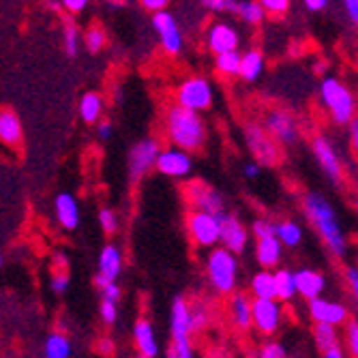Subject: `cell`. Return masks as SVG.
Here are the masks:
<instances>
[{"instance_id":"6da1fadb","label":"cell","mask_w":358,"mask_h":358,"mask_svg":"<svg viewBox=\"0 0 358 358\" xmlns=\"http://www.w3.org/2000/svg\"><path fill=\"white\" fill-rule=\"evenodd\" d=\"M303 206H305L307 219L315 225V230L320 232L322 241L327 243L331 253L337 257H345L350 251V243H348V236L343 232L339 217H337V210L331 204V200L324 198L322 193L311 191L305 195Z\"/></svg>"},{"instance_id":"7a4b0ae2","label":"cell","mask_w":358,"mask_h":358,"mask_svg":"<svg viewBox=\"0 0 358 358\" xmlns=\"http://www.w3.org/2000/svg\"><path fill=\"white\" fill-rule=\"evenodd\" d=\"M168 136L176 148L193 152L200 150L206 142V124L198 112L174 106L168 112Z\"/></svg>"},{"instance_id":"3957f363","label":"cell","mask_w":358,"mask_h":358,"mask_svg":"<svg viewBox=\"0 0 358 358\" xmlns=\"http://www.w3.org/2000/svg\"><path fill=\"white\" fill-rule=\"evenodd\" d=\"M206 275L217 294H230L238 283V259L227 249H210L206 259Z\"/></svg>"},{"instance_id":"277c9868","label":"cell","mask_w":358,"mask_h":358,"mask_svg":"<svg viewBox=\"0 0 358 358\" xmlns=\"http://www.w3.org/2000/svg\"><path fill=\"white\" fill-rule=\"evenodd\" d=\"M320 94H322V103L327 106V110L331 112L337 124H348L350 120H354V112H356L354 94L341 80L324 78Z\"/></svg>"},{"instance_id":"5b68a950","label":"cell","mask_w":358,"mask_h":358,"mask_svg":"<svg viewBox=\"0 0 358 358\" xmlns=\"http://www.w3.org/2000/svg\"><path fill=\"white\" fill-rule=\"evenodd\" d=\"M213 99H215V92H213L210 82L206 78H198V76L185 80L176 92V106L191 110V112L208 110L213 106Z\"/></svg>"},{"instance_id":"8992f818","label":"cell","mask_w":358,"mask_h":358,"mask_svg":"<svg viewBox=\"0 0 358 358\" xmlns=\"http://www.w3.org/2000/svg\"><path fill=\"white\" fill-rule=\"evenodd\" d=\"M223 217H225V213L210 215V213L193 210L187 217V230H189L191 241L195 245H200V247L213 249L219 243V236H221V221H223Z\"/></svg>"},{"instance_id":"52a82bcc","label":"cell","mask_w":358,"mask_h":358,"mask_svg":"<svg viewBox=\"0 0 358 358\" xmlns=\"http://www.w3.org/2000/svg\"><path fill=\"white\" fill-rule=\"evenodd\" d=\"M245 142L251 155L255 157L259 168H273L279 161V148L275 140L257 124H247L245 129Z\"/></svg>"},{"instance_id":"ba28073f","label":"cell","mask_w":358,"mask_h":358,"mask_svg":"<svg viewBox=\"0 0 358 358\" xmlns=\"http://www.w3.org/2000/svg\"><path fill=\"white\" fill-rule=\"evenodd\" d=\"M283 320V307L277 299H255L251 301V327L262 335H273L279 331Z\"/></svg>"},{"instance_id":"9c48e42d","label":"cell","mask_w":358,"mask_h":358,"mask_svg":"<svg viewBox=\"0 0 358 358\" xmlns=\"http://www.w3.org/2000/svg\"><path fill=\"white\" fill-rule=\"evenodd\" d=\"M159 150V142L152 138H146L131 148V152H129V176H131L134 182L142 180L155 168Z\"/></svg>"},{"instance_id":"30bf717a","label":"cell","mask_w":358,"mask_h":358,"mask_svg":"<svg viewBox=\"0 0 358 358\" xmlns=\"http://www.w3.org/2000/svg\"><path fill=\"white\" fill-rule=\"evenodd\" d=\"M155 170L164 176H170V178H185L193 170V161H191L189 152L172 146L166 150H159V157L155 161Z\"/></svg>"},{"instance_id":"8fae6325","label":"cell","mask_w":358,"mask_h":358,"mask_svg":"<svg viewBox=\"0 0 358 358\" xmlns=\"http://www.w3.org/2000/svg\"><path fill=\"white\" fill-rule=\"evenodd\" d=\"M187 198H189V204L193 206V210H198V213H210V215L225 213L223 195L206 182H191L187 187Z\"/></svg>"},{"instance_id":"7c38bea8","label":"cell","mask_w":358,"mask_h":358,"mask_svg":"<svg viewBox=\"0 0 358 358\" xmlns=\"http://www.w3.org/2000/svg\"><path fill=\"white\" fill-rule=\"evenodd\" d=\"M311 148L315 152V159L320 161V166L335 185H339L343 180V166H341V159L337 155V148L333 146L331 140H327L324 136H317L311 142Z\"/></svg>"},{"instance_id":"4fadbf2b","label":"cell","mask_w":358,"mask_h":358,"mask_svg":"<svg viewBox=\"0 0 358 358\" xmlns=\"http://www.w3.org/2000/svg\"><path fill=\"white\" fill-rule=\"evenodd\" d=\"M309 315L315 324H331V327H339V324L348 322L350 311L345 305H341L337 301H329L324 296H317V299L309 301Z\"/></svg>"},{"instance_id":"5bb4252c","label":"cell","mask_w":358,"mask_h":358,"mask_svg":"<svg viewBox=\"0 0 358 358\" xmlns=\"http://www.w3.org/2000/svg\"><path fill=\"white\" fill-rule=\"evenodd\" d=\"M264 131L273 138L279 140L283 144H294L299 138V127L296 120L289 112L285 110H275L266 116V129Z\"/></svg>"},{"instance_id":"9a60e30c","label":"cell","mask_w":358,"mask_h":358,"mask_svg":"<svg viewBox=\"0 0 358 358\" xmlns=\"http://www.w3.org/2000/svg\"><path fill=\"white\" fill-rule=\"evenodd\" d=\"M219 243H223V249H227L234 255H241L249 245V230L232 215H225L221 221V236Z\"/></svg>"},{"instance_id":"2e32d148","label":"cell","mask_w":358,"mask_h":358,"mask_svg":"<svg viewBox=\"0 0 358 358\" xmlns=\"http://www.w3.org/2000/svg\"><path fill=\"white\" fill-rule=\"evenodd\" d=\"M152 26L159 32L161 43H164V50L168 54H178L182 50V35L174 15H170L168 11H157L152 17Z\"/></svg>"},{"instance_id":"e0dca14e","label":"cell","mask_w":358,"mask_h":358,"mask_svg":"<svg viewBox=\"0 0 358 358\" xmlns=\"http://www.w3.org/2000/svg\"><path fill=\"white\" fill-rule=\"evenodd\" d=\"M294 283H296V294L305 296L307 301H313L324 294L327 289V279L322 273L313 268H301L294 273Z\"/></svg>"},{"instance_id":"ac0fdd59","label":"cell","mask_w":358,"mask_h":358,"mask_svg":"<svg viewBox=\"0 0 358 358\" xmlns=\"http://www.w3.org/2000/svg\"><path fill=\"white\" fill-rule=\"evenodd\" d=\"M208 48L215 54L234 52L238 48V32L230 24H215L208 30Z\"/></svg>"},{"instance_id":"d6986e66","label":"cell","mask_w":358,"mask_h":358,"mask_svg":"<svg viewBox=\"0 0 358 358\" xmlns=\"http://www.w3.org/2000/svg\"><path fill=\"white\" fill-rule=\"evenodd\" d=\"M56 219L64 227V230H76L80 225V204L71 193H60L56 195L54 202Z\"/></svg>"},{"instance_id":"ffe728a7","label":"cell","mask_w":358,"mask_h":358,"mask_svg":"<svg viewBox=\"0 0 358 358\" xmlns=\"http://www.w3.org/2000/svg\"><path fill=\"white\" fill-rule=\"evenodd\" d=\"M172 339H189L191 335V309L182 296H176L172 303V317H170Z\"/></svg>"},{"instance_id":"44dd1931","label":"cell","mask_w":358,"mask_h":358,"mask_svg":"<svg viewBox=\"0 0 358 358\" xmlns=\"http://www.w3.org/2000/svg\"><path fill=\"white\" fill-rule=\"evenodd\" d=\"M281 255H283V245L277 241V236H268V238H259L255 245V257L259 266L264 271L275 268L281 262Z\"/></svg>"},{"instance_id":"7402d4cb","label":"cell","mask_w":358,"mask_h":358,"mask_svg":"<svg viewBox=\"0 0 358 358\" xmlns=\"http://www.w3.org/2000/svg\"><path fill=\"white\" fill-rule=\"evenodd\" d=\"M134 341H136V348H138L140 356L155 358L159 354V341H157L152 324L148 320H140L136 324V329H134Z\"/></svg>"},{"instance_id":"603a6c76","label":"cell","mask_w":358,"mask_h":358,"mask_svg":"<svg viewBox=\"0 0 358 358\" xmlns=\"http://www.w3.org/2000/svg\"><path fill=\"white\" fill-rule=\"evenodd\" d=\"M122 271V251L116 245H106L99 255V275L116 281Z\"/></svg>"},{"instance_id":"cb8c5ba5","label":"cell","mask_w":358,"mask_h":358,"mask_svg":"<svg viewBox=\"0 0 358 358\" xmlns=\"http://www.w3.org/2000/svg\"><path fill=\"white\" fill-rule=\"evenodd\" d=\"M0 142L7 146L22 144V122L15 112H9V110L0 112Z\"/></svg>"},{"instance_id":"d4e9b609","label":"cell","mask_w":358,"mask_h":358,"mask_svg":"<svg viewBox=\"0 0 358 358\" xmlns=\"http://www.w3.org/2000/svg\"><path fill=\"white\" fill-rule=\"evenodd\" d=\"M264 71V56L257 50H249L247 54H241V69L238 76L247 82H255Z\"/></svg>"},{"instance_id":"484cf974","label":"cell","mask_w":358,"mask_h":358,"mask_svg":"<svg viewBox=\"0 0 358 358\" xmlns=\"http://www.w3.org/2000/svg\"><path fill=\"white\" fill-rule=\"evenodd\" d=\"M230 311H232L234 324L241 331L251 329V299L247 294H243V292L234 294L230 303Z\"/></svg>"},{"instance_id":"4316f807","label":"cell","mask_w":358,"mask_h":358,"mask_svg":"<svg viewBox=\"0 0 358 358\" xmlns=\"http://www.w3.org/2000/svg\"><path fill=\"white\" fill-rule=\"evenodd\" d=\"M275 236L283 247H299L303 241V227L296 221L275 223Z\"/></svg>"},{"instance_id":"83f0119b","label":"cell","mask_w":358,"mask_h":358,"mask_svg":"<svg viewBox=\"0 0 358 358\" xmlns=\"http://www.w3.org/2000/svg\"><path fill=\"white\" fill-rule=\"evenodd\" d=\"M251 292L255 299H277V285H275V275L271 271L257 273L251 279Z\"/></svg>"},{"instance_id":"f1b7e54d","label":"cell","mask_w":358,"mask_h":358,"mask_svg":"<svg viewBox=\"0 0 358 358\" xmlns=\"http://www.w3.org/2000/svg\"><path fill=\"white\" fill-rule=\"evenodd\" d=\"M71 341L67 335L62 333H54L45 339V345H43V354L45 358H69L71 356Z\"/></svg>"},{"instance_id":"f546056e","label":"cell","mask_w":358,"mask_h":358,"mask_svg":"<svg viewBox=\"0 0 358 358\" xmlns=\"http://www.w3.org/2000/svg\"><path fill=\"white\" fill-rule=\"evenodd\" d=\"M101 112H103V99L101 94L96 92H86L80 101V116L86 120V122H96L101 118Z\"/></svg>"},{"instance_id":"4dcf8cb0","label":"cell","mask_w":358,"mask_h":358,"mask_svg":"<svg viewBox=\"0 0 358 358\" xmlns=\"http://www.w3.org/2000/svg\"><path fill=\"white\" fill-rule=\"evenodd\" d=\"M275 275V285H277V299L279 301H292L296 296V283H294V273L292 271H277Z\"/></svg>"},{"instance_id":"1f68e13d","label":"cell","mask_w":358,"mask_h":358,"mask_svg":"<svg viewBox=\"0 0 358 358\" xmlns=\"http://www.w3.org/2000/svg\"><path fill=\"white\" fill-rule=\"evenodd\" d=\"M313 339H315V343H317V348H320L322 352H327L329 348L339 345L337 327H331V324H315V329H313Z\"/></svg>"},{"instance_id":"d6a6232c","label":"cell","mask_w":358,"mask_h":358,"mask_svg":"<svg viewBox=\"0 0 358 358\" xmlns=\"http://www.w3.org/2000/svg\"><path fill=\"white\" fill-rule=\"evenodd\" d=\"M247 24H262L264 17H266V11L262 9V5L257 3V0H241V5H238V13Z\"/></svg>"},{"instance_id":"836d02e7","label":"cell","mask_w":358,"mask_h":358,"mask_svg":"<svg viewBox=\"0 0 358 358\" xmlns=\"http://www.w3.org/2000/svg\"><path fill=\"white\" fill-rule=\"evenodd\" d=\"M217 69L219 73L223 76H238V69H241V54L234 50V52H223V54H217Z\"/></svg>"},{"instance_id":"e575fe53","label":"cell","mask_w":358,"mask_h":358,"mask_svg":"<svg viewBox=\"0 0 358 358\" xmlns=\"http://www.w3.org/2000/svg\"><path fill=\"white\" fill-rule=\"evenodd\" d=\"M191 309V333L195 331H204L208 324H210V313L204 305H189Z\"/></svg>"},{"instance_id":"d590c367","label":"cell","mask_w":358,"mask_h":358,"mask_svg":"<svg viewBox=\"0 0 358 358\" xmlns=\"http://www.w3.org/2000/svg\"><path fill=\"white\" fill-rule=\"evenodd\" d=\"M99 225H101V230H103L108 236L116 234V232H118V225H120L118 215H116L112 208H101V210H99Z\"/></svg>"},{"instance_id":"8d00e7d4","label":"cell","mask_w":358,"mask_h":358,"mask_svg":"<svg viewBox=\"0 0 358 358\" xmlns=\"http://www.w3.org/2000/svg\"><path fill=\"white\" fill-rule=\"evenodd\" d=\"M84 41H86L88 52L96 54V52H101V50H103L108 37H106V32H103L101 28H90V30L86 32V39H84Z\"/></svg>"},{"instance_id":"74e56055","label":"cell","mask_w":358,"mask_h":358,"mask_svg":"<svg viewBox=\"0 0 358 358\" xmlns=\"http://www.w3.org/2000/svg\"><path fill=\"white\" fill-rule=\"evenodd\" d=\"M78 50H80V30L76 26H67L64 28V52L67 56H78Z\"/></svg>"},{"instance_id":"f35d334b","label":"cell","mask_w":358,"mask_h":358,"mask_svg":"<svg viewBox=\"0 0 358 358\" xmlns=\"http://www.w3.org/2000/svg\"><path fill=\"white\" fill-rule=\"evenodd\" d=\"M168 358H195L191 341L189 339H176L168 352Z\"/></svg>"},{"instance_id":"ab89813d","label":"cell","mask_w":358,"mask_h":358,"mask_svg":"<svg viewBox=\"0 0 358 358\" xmlns=\"http://www.w3.org/2000/svg\"><path fill=\"white\" fill-rule=\"evenodd\" d=\"M251 230H253L257 241L259 238H268V236H275V223L268 221V219H257V221H253Z\"/></svg>"},{"instance_id":"60d3db41","label":"cell","mask_w":358,"mask_h":358,"mask_svg":"<svg viewBox=\"0 0 358 358\" xmlns=\"http://www.w3.org/2000/svg\"><path fill=\"white\" fill-rule=\"evenodd\" d=\"M257 356H259V358H285L287 354H285V348H283L281 343L268 341V343H264L262 348H259Z\"/></svg>"},{"instance_id":"b9f144b4","label":"cell","mask_w":358,"mask_h":358,"mask_svg":"<svg viewBox=\"0 0 358 358\" xmlns=\"http://www.w3.org/2000/svg\"><path fill=\"white\" fill-rule=\"evenodd\" d=\"M257 3L262 5L266 13H273V15H281L289 7V0H257Z\"/></svg>"},{"instance_id":"7bdbcfd3","label":"cell","mask_w":358,"mask_h":358,"mask_svg":"<svg viewBox=\"0 0 358 358\" xmlns=\"http://www.w3.org/2000/svg\"><path fill=\"white\" fill-rule=\"evenodd\" d=\"M345 339H348V350H350L352 358H356L358 356V324L356 322H350L348 324Z\"/></svg>"},{"instance_id":"ee69618b","label":"cell","mask_w":358,"mask_h":358,"mask_svg":"<svg viewBox=\"0 0 358 358\" xmlns=\"http://www.w3.org/2000/svg\"><path fill=\"white\" fill-rule=\"evenodd\" d=\"M101 320L106 322V324H116V320H118V307H116V303H112V301H101Z\"/></svg>"},{"instance_id":"f6af8a7d","label":"cell","mask_w":358,"mask_h":358,"mask_svg":"<svg viewBox=\"0 0 358 358\" xmlns=\"http://www.w3.org/2000/svg\"><path fill=\"white\" fill-rule=\"evenodd\" d=\"M69 283H71V277L64 273V271H60V273H56L52 277V289L56 292V294H62V292H67L69 289Z\"/></svg>"},{"instance_id":"bcb514c9","label":"cell","mask_w":358,"mask_h":358,"mask_svg":"<svg viewBox=\"0 0 358 358\" xmlns=\"http://www.w3.org/2000/svg\"><path fill=\"white\" fill-rule=\"evenodd\" d=\"M101 294H103V299L106 301H112V303H118L120 301V287H118V283L116 281H112V283H108L103 289H101Z\"/></svg>"},{"instance_id":"7dc6e473","label":"cell","mask_w":358,"mask_h":358,"mask_svg":"<svg viewBox=\"0 0 358 358\" xmlns=\"http://www.w3.org/2000/svg\"><path fill=\"white\" fill-rule=\"evenodd\" d=\"M345 281L350 285V292L356 296L358 294V268L356 266H348L345 268Z\"/></svg>"},{"instance_id":"c3c4849f","label":"cell","mask_w":358,"mask_h":358,"mask_svg":"<svg viewBox=\"0 0 358 358\" xmlns=\"http://www.w3.org/2000/svg\"><path fill=\"white\" fill-rule=\"evenodd\" d=\"M60 5L67 11H71V13H80V11L86 9L88 0H60Z\"/></svg>"},{"instance_id":"681fc988","label":"cell","mask_w":358,"mask_h":358,"mask_svg":"<svg viewBox=\"0 0 358 358\" xmlns=\"http://www.w3.org/2000/svg\"><path fill=\"white\" fill-rule=\"evenodd\" d=\"M142 7L157 13V11H166V5H168V0H140Z\"/></svg>"},{"instance_id":"f907efd6","label":"cell","mask_w":358,"mask_h":358,"mask_svg":"<svg viewBox=\"0 0 358 358\" xmlns=\"http://www.w3.org/2000/svg\"><path fill=\"white\" fill-rule=\"evenodd\" d=\"M112 131H114V127L110 120H101L99 124H96V134H99L101 140H110L112 138Z\"/></svg>"},{"instance_id":"816d5d0a","label":"cell","mask_w":358,"mask_h":358,"mask_svg":"<svg viewBox=\"0 0 358 358\" xmlns=\"http://www.w3.org/2000/svg\"><path fill=\"white\" fill-rule=\"evenodd\" d=\"M343 7H345L350 20L356 24L358 22V0H343Z\"/></svg>"},{"instance_id":"f5cc1de1","label":"cell","mask_w":358,"mask_h":358,"mask_svg":"<svg viewBox=\"0 0 358 358\" xmlns=\"http://www.w3.org/2000/svg\"><path fill=\"white\" fill-rule=\"evenodd\" d=\"M303 3H305V7H307L309 11L317 13V11H324V9H327L329 0H303Z\"/></svg>"},{"instance_id":"db71d44e","label":"cell","mask_w":358,"mask_h":358,"mask_svg":"<svg viewBox=\"0 0 358 358\" xmlns=\"http://www.w3.org/2000/svg\"><path fill=\"white\" fill-rule=\"evenodd\" d=\"M259 174H262V168H259L257 164H247L245 166V178H257Z\"/></svg>"},{"instance_id":"11a10c76","label":"cell","mask_w":358,"mask_h":358,"mask_svg":"<svg viewBox=\"0 0 358 358\" xmlns=\"http://www.w3.org/2000/svg\"><path fill=\"white\" fill-rule=\"evenodd\" d=\"M54 264L64 271V268L69 266V259H67V255H64L62 251H58V253H54Z\"/></svg>"},{"instance_id":"9f6ffc18","label":"cell","mask_w":358,"mask_h":358,"mask_svg":"<svg viewBox=\"0 0 358 358\" xmlns=\"http://www.w3.org/2000/svg\"><path fill=\"white\" fill-rule=\"evenodd\" d=\"M223 3L225 0H202V5L210 11H223Z\"/></svg>"},{"instance_id":"6f0895ef","label":"cell","mask_w":358,"mask_h":358,"mask_svg":"<svg viewBox=\"0 0 358 358\" xmlns=\"http://www.w3.org/2000/svg\"><path fill=\"white\" fill-rule=\"evenodd\" d=\"M238 5H241V0H225V3H223V11L236 15L238 13Z\"/></svg>"},{"instance_id":"680465c9","label":"cell","mask_w":358,"mask_h":358,"mask_svg":"<svg viewBox=\"0 0 358 358\" xmlns=\"http://www.w3.org/2000/svg\"><path fill=\"white\" fill-rule=\"evenodd\" d=\"M348 124H350V140H352V146H356V142H358V120L354 118V120H350Z\"/></svg>"},{"instance_id":"91938a15","label":"cell","mask_w":358,"mask_h":358,"mask_svg":"<svg viewBox=\"0 0 358 358\" xmlns=\"http://www.w3.org/2000/svg\"><path fill=\"white\" fill-rule=\"evenodd\" d=\"M324 358H345V354L339 345H335V348H329L327 352H324Z\"/></svg>"},{"instance_id":"94428289","label":"cell","mask_w":358,"mask_h":358,"mask_svg":"<svg viewBox=\"0 0 358 358\" xmlns=\"http://www.w3.org/2000/svg\"><path fill=\"white\" fill-rule=\"evenodd\" d=\"M99 352H101V354H114V341H112V339H101Z\"/></svg>"},{"instance_id":"6125c7cd","label":"cell","mask_w":358,"mask_h":358,"mask_svg":"<svg viewBox=\"0 0 358 358\" xmlns=\"http://www.w3.org/2000/svg\"><path fill=\"white\" fill-rule=\"evenodd\" d=\"M108 283H112V281H110V279H106L103 275H99V273L94 275V285L99 287V289H103V287H106Z\"/></svg>"},{"instance_id":"be15d7a7","label":"cell","mask_w":358,"mask_h":358,"mask_svg":"<svg viewBox=\"0 0 358 358\" xmlns=\"http://www.w3.org/2000/svg\"><path fill=\"white\" fill-rule=\"evenodd\" d=\"M110 3H112V7H124L131 3V0H110Z\"/></svg>"},{"instance_id":"e7e4bbea","label":"cell","mask_w":358,"mask_h":358,"mask_svg":"<svg viewBox=\"0 0 358 358\" xmlns=\"http://www.w3.org/2000/svg\"><path fill=\"white\" fill-rule=\"evenodd\" d=\"M0 266H3V253H0Z\"/></svg>"},{"instance_id":"03108f58","label":"cell","mask_w":358,"mask_h":358,"mask_svg":"<svg viewBox=\"0 0 358 358\" xmlns=\"http://www.w3.org/2000/svg\"><path fill=\"white\" fill-rule=\"evenodd\" d=\"M138 358H146V356H138Z\"/></svg>"}]
</instances>
